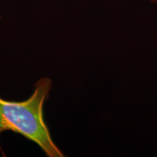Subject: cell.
Wrapping results in <instances>:
<instances>
[{
    "label": "cell",
    "instance_id": "obj_1",
    "mask_svg": "<svg viewBox=\"0 0 157 157\" xmlns=\"http://www.w3.org/2000/svg\"><path fill=\"white\" fill-rule=\"evenodd\" d=\"M51 87L52 80L42 78L26 101H8L0 98V135L4 131L19 133L36 143L48 156L63 157L64 154L55 145L43 117V105ZM0 151L3 154L1 146Z\"/></svg>",
    "mask_w": 157,
    "mask_h": 157
},
{
    "label": "cell",
    "instance_id": "obj_2",
    "mask_svg": "<svg viewBox=\"0 0 157 157\" xmlns=\"http://www.w3.org/2000/svg\"><path fill=\"white\" fill-rule=\"evenodd\" d=\"M152 3H156L157 2V0H150Z\"/></svg>",
    "mask_w": 157,
    "mask_h": 157
}]
</instances>
